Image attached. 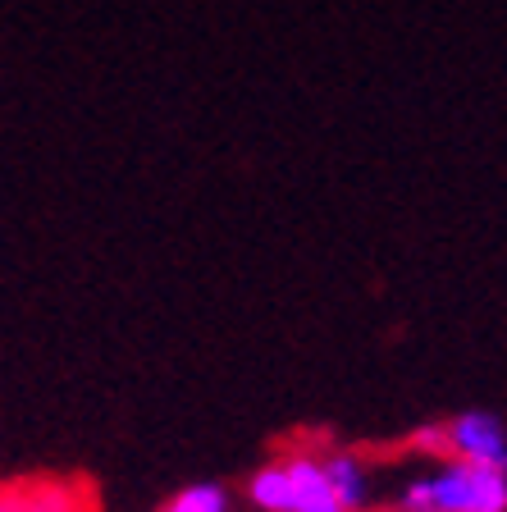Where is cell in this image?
I'll list each match as a JSON object with an SVG mask.
<instances>
[{
    "label": "cell",
    "instance_id": "cell-1",
    "mask_svg": "<svg viewBox=\"0 0 507 512\" xmlns=\"http://www.w3.org/2000/svg\"><path fill=\"white\" fill-rule=\"evenodd\" d=\"M398 508H439V512H507V471L476 467L448 458L439 471L402 480Z\"/></svg>",
    "mask_w": 507,
    "mask_h": 512
},
{
    "label": "cell",
    "instance_id": "cell-2",
    "mask_svg": "<svg viewBox=\"0 0 507 512\" xmlns=\"http://www.w3.org/2000/svg\"><path fill=\"white\" fill-rule=\"evenodd\" d=\"M448 458L507 471V421L494 412H457L448 421Z\"/></svg>",
    "mask_w": 507,
    "mask_h": 512
},
{
    "label": "cell",
    "instance_id": "cell-3",
    "mask_svg": "<svg viewBox=\"0 0 507 512\" xmlns=\"http://www.w3.org/2000/svg\"><path fill=\"white\" fill-rule=\"evenodd\" d=\"M288 471H293V512H348L320 453H288Z\"/></svg>",
    "mask_w": 507,
    "mask_h": 512
},
{
    "label": "cell",
    "instance_id": "cell-4",
    "mask_svg": "<svg viewBox=\"0 0 507 512\" xmlns=\"http://www.w3.org/2000/svg\"><path fill=\"white\" fill-rule=\"evenodd\" d=\"M5 512H87V490L74 480H37V485H10Z\"/></svg>",
    "mask_w": 507,
    "mask_h": 512
},
{
    "label": "cell",
    "instance_id": "cell-5",
    "mask_svg": "<svg viewBox=\"0 0 507 512\" xmlns=\"http://www.w3.org/2000/svg\"><path fill=\"white\" fill-rule=\"evenodd\" d=\"M320 458H325V471H329V480H334L338 499L348 503V512L375 508V476H370V467L357 458V453H348V448H329V453H320Z\"/></svg>",
    "mask_w": 507,
    "mask_h": 512
},
{
    "label": "cell",
    "instance_id": "cell-6",
    "mask_svg": "<svg viewBox=\"0 0 507 512\" xmlns=\"http://www.w3.org/2000/svg\"><path fill=\"white\" fill-rule=\"evenodd\" d=\"M247 503L256 512H293V471H288V458L261 462L247 476Z\"/></svg>",
    "mask_w": 507,
    "mask_h": 512
},
{
    "label": "cell",
    "instance_id": "cell-7",
    "mask_svg": "<svg viewBox=\"0 0 507 512\" xmlns=\"http://www.w3.org/2000/svg\"><path fill=\"white\" fill-rule=\"evenodd\" d=\"M169 512H233V499L220 480H197V485H183L174 494Z\"/></svg>",
    "mask_w": 507,
    "mask_h": 512
},
{
    "label": "cell",
    "instance_id": "cell-8",
    "mask_svg": "<svg viewBox=\"0 0 507 512\" xmlns=\"http://www.w3.org/2000/svg\"><path fill=\"white\" fill-rule=\"evenodd\" d=\"M421 453H444V462H448V421H434V426H421L416 430V439H412Z\"/></svg>",
    "mask_w": 507,
    "mask_h": 512
},
{
    "label": "cell",
    "instance_id": "cell-9",
    "mask_svg": "<svg viewBox=\"0 0 507 512\" xmlns=\"http://www.w3.org/2000/svg\"><path fill=\"white\" fill-rule=\"evenodd\" d=\"M393 512H439V508H393Z\"/></svg>",
    "mask_w": 507,
    "mask_h": 512
},
{
    "label": "cell",
    "instance_id": "cell-10",
    "mask_svg": "<svg viewBox=\"0 0 507 512\" xmlns=\"http://www.w3.org/2000/svg\"><path fill=\"white\" fill-rule=\"evenodd\" d=\"M165 512H169V508H165Z\"/></svg>",
    "mask_w": 507,
    "mask_h": 512
}]
</instances>
